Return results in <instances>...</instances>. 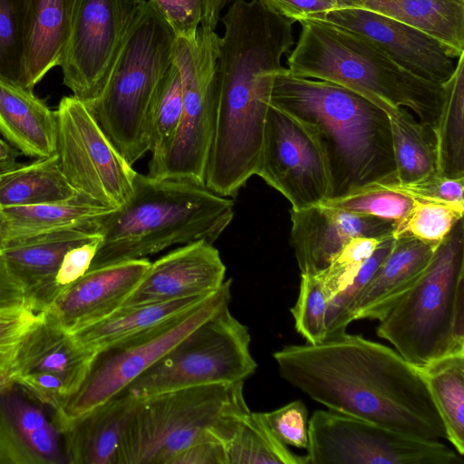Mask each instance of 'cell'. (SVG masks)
I'll return each mask as SVG.
<instances>
[{"mask_svg": "<svg viewBox=\"0 0 464 464\" xmlns=\"http://www.w3.org/2000/svg\"><path fill=\"white\" fill-rule=\"evenodd\" d=\"M280 376L329 410L424 440H447L420 368L359 334L275 352Z\"/></svg>", "mask_w": 464, "mask_h": 464, "instance_id": "obj_1", "label": "cell"}, {"mask_svg": "<svg viewBox=\"0 0 464 464\" xmlns=\"http://www.w3.org/2000/svg\"><path fill=\"white\" fill-rule=\"evenodd\" d=\"M219 21L216 121L204 185L233 198L257 170L274 80L295 44L294 21L262 0H235Z\"/></svg>", "mask_w": 464, "mask_h": 464, "instance_id": "obj_2", "label": "cell"}, {"mask_svg": "<svg viewBox=\"0 0 464 464\" xmlns=\"http://www.w3.org/2000/svg\"><path fill=\"white\" fill-rule=\"evenodd\" d=\"M270 105L301 123L317 144L328 173L327 199L398 183L389 119L368 98L283 67Z\"/></svg>", "mask_w": 464, "mask_h": 464, "instance_id": "obj_3", "label": "cell"}, {"mask_svg": "<svg viewBox=\"0 0 464 464\" xmlns=\"http://www.w3.org/2000/svg\"><path fill=\"white\" fill-rule=\"evenodd\" d=\"M233 217V200L205 185L137 172L128 200L99 218L102 240L90 268L147 258L175 245L213 243Z\"/></svg>", "mask_w": 464, "mask_h": 464, "instance_id": "obj_4", "label": "cell"}, {"mask_svg": "<svg viewBox=\"0 0 464 464\" xmlns=\"http://www.w3.org/2000/svg\"><path fill=\"white\" fill-rule=\"evenodd\" d=\"M298 22L301 33L287 58L292 74L340 84L376 105L409 109L434 129L443 102L442 84L412 74L355 33L316 19Z\"/></svg>", "mask_w": 464, "mask_h": 464, "instance_id": "obj_5", "label": "cell"}, {"mask_svg": "<svg viewBox=\"0 0 464 464\" xmlns=\"http://www.w3.org/2000/svg\"><path fill=\"white\" fill-rule=\"evenodd\" d=\"M175 35L150 0L133 19L102 92L84 102L104 134L133 165L150 151L149 114L173 63Z\"/></svg>", "mask_w": 464, "mask_h": 464, "instance_id": "obj_6", "label": "cell"}, {"mask_svg": "<svg viewBox=\"0 0 464 464\" xmlns=\"http://www.w3.org/2000/svg\"><path fill=\"white\" fill-rule=\"evenodd\" d=\"M376 334L421 368L464 353V223L459 219L411 288L379 321Z\"/></svg>", "mask_w": 464, "mask_h": 464, "instance_id": "obj_7", "label": "cell"}, {"mask_svg": "<svg viewBox=\"0 0 464 464\" xmlns=\"http://www.w3.org/2000/svg\"><path fill=\"white\" fill-rule=\"evenodd\" d=\"M243 388L244 382L198 385L139 399L125 431L120 464H169L197 442L223 443L237 418L250 411Z\"/></svg>", "mask_w": 464, "mask_h": 464, "instance_id": "obj_8", "label": "cell"}, {"mask_svg": "<svg viewBox=\"0 0 464 464\" xmlns=\"http://www.w3.org/2000/svg\"><path fill=\"white\" fill-rule=\"evenodd\" d=\"M250 341L247 326L231 314L227 304L125 389L142 399L191 386L245 382L257 367Z\"/></svg>", "mask_w": 464, "mask_h": 464, "instance_id": "obj_9", "label": "cell"}, {"mask_svg": "<svg viewBox=\"0 0 464 464\" xmlns=\"http://www.w3.org/2000/svg\"><path fill=\"white\" fill-rule=\"evenodd\" d=\"M231 279L201 303L100 350L79 391L53 414L60 434L77 419L129 386L176 343L231 299Z\"/></svg>", "mask_w": 464, "mask_h": 464, "instance_id": "obj_10", "label": "cell"}, {"mask_svg": "<svg viewBox=\"0 0 464 464\" xmlns=\"http://www.w3.org/2000/svg\"><path fill=\"white\" fill-rule=\"evenodd\" d=\"M220 36L199 27L195 38H176L172 61L182 85L183 110L170 150L154 178L204 185L217 109V63Z\"/></svg>", "mask_w": 464, "mask_h": 464, "instance_id": "obj_11", "label": "cell"}, {"mask_svg": "<svg viewBox=\"0 0 464 464\" xmlns=\"http://www.w3.org/2000/svg\"><path fill=\"white\" fill-rule=\"evenodd\" d=\"M309 464H463V456L440 440L410 437L334 411L308 420Z\"/></svg>", "mask_w": 464, "mask_h": 464, "instance_id": "obj_12", "label": "cell"}, {"mask_svg": "<svg viewBox=\"0 0 464 464\" xmlns=\"http://www.w3.org/2000/svg\"><path fill=\"white\" fill-rule=\"evenodd\" d=\"M57 155L63 175L76 192L108 208L130 197L137 171L111 143L83 102L63 97L56 110Z\"/></svg>", "mask_w": 464, "mask_h": 464, "instance_id": "obj_13", "label": "cell"}, {"mask_svg": "<svg viewBox=\"0 0 464 464\" xmlns=\"http://www.w3.org/2000/svg\"><path fill=\"white\" fill-rule=\"evenodd\" d=\"M144 0H79L60 66L63 84L83 102L103 90Z\"/></svg>", "mask_w": 464, "mask_h": 464, "instance_id": "obj_14", "label": "cell"}, {"mask_svg": "<svg viewBox=\"0 0 464 464\" xmlns=\"http://www.w3.org/2000/svg\"><path fill=\"white\" fill-rule=\"evenodd\" d=\"M94 355L74 340L61 316L46 303L20 345L12 371L14 381L57 412L82 385Z\"/></svg>", "mask_w": 464, "mask_h": 464, "instance_id": "obj_15", "label": "cell"}, {"mask_svg": "<svg viewBox=\"0 0 464 464\" xmlns=\"http://www.w3.org/2000/svg\"><path fill=\"white\" fill-rule=\"evenodd\" d=\"M256 175L280 192L295 210L328 198V173L317 144L301 123L271 105Z\"/></svg>", "mask_w": 464, "mask_h": 464, "instance_id": "obj_16", "label": "cell"}, {"mask_svg": "<svg viewBox=\"0 0 464 464\" xmlns=\"http://www.w3.org/2000/svg\"><path fill=\"white\" fill-rule=\"evenodd\" d=\"M309 19L324 21L366 38L401 67L424 80L442 84L454 72V59L438 40L385 15L344 7Z\"/></svg>", "mask_w": 464, "mask_h": 464, "instance_id": "obj_17", "label": "cell"}, {"mask_svg": "<svg viewBox=\"0 0 464 464\" xmlns=\"http://www.w3.org/2000/svg\"><path fill=\"white\" fill-rule=\"evenodd\" d=\"M290 243L301 275L319 276L352 238L393 236L392 220L348 212L325 204L291 208Z\"/></svg>", "mask_w": 464, "mask_h": 464, "instance_id": "obj_18", "label": "cell"}, {"mask_svg": "<svg viewBox=\"0 0 464 464\" xmlns=\"http://www.w3.org/2000/svg\"><path fill=\"white\" fill-rule=\"evenodd\" d=\"M225 275L226 266L213 243L182 245L150 263L122 306L209 295L222 286Z\"/></svg>", "mask_w": 464, "mask_h": 464, "instance_id": "obj_19", "label": "cell"}, {"mask_svg": "<svg viewBox=\"0 0 464 464\" xmlns=\"http://www.w3.org/2000/svg\"><path fill=\"white\" fill-rule=\"evenodd\" d=\"M150 263L140 258L90 268L49 304L68 331L99 321L122 306Z\"/></svg>", "mask_w": 464, "mask_h": 464, "instance_id": "obj_20", "label": "cell"}, {"mask_svg": "<svg viewBox=\"0 0 464 464\" xmlns=\"http://www.w3.org/2000/svg\"><path fill=\"white\" fill-rule=\"evenodd\" d=\"M101 218V217H100ZM72 226L0 242V253L31 296L46 304L58 293L54 277L65 254L74 246L102 236L99 218Z\"/></svg>", "mask_w": 464, "mask_h": 464, "instance_id": "obj_21", "label": "cell"}, {"mask_svg": "<svg viewBox=\"0 0 464 464\" xmlns=\"http://www.w3.org/2000/svg\"><path fill=\"white\" fill-rule=\"evenodd\" d=\"M138 401L124 389L74 420L62 434L65 461L120 464L125 431Z\"/></svg>", "mask_w": 464, "mask_h": 464, "instance_id": "obj_22", "label": "cell"}, {"mask_svg": "<svg viewBox=\"0 0 464 464\" xmlns=\"http://www.w3.org/2000/svg\"><path fill=\"white\" fill-rule=\"evenodd\" d=\"M394 238L392 251L352 306L351 323L382 320L420 278L437 247L411 237Z\"/></svg>", "mask_w": 464, "mask_h": 464, "instance_id": "obj_23", "label": "cell"}, {"mask_svg": "<svg viewBox=\"0 0 464 464\" xmlns=\"http://www.w3.org/2000/svg\"><path fill=\"white\" fill-rule=\"evenodd\" d=\"M0 133L26 157H52L57 153V112L33 92L0 81Z\"/></svg>", "mask_w": 464, "mask_h": 464, "instance_id": "obj_24", "label": "cell"}, {"mask_svg": "<svg viewBox=\"0 0 464 464\" xmlns=\"http://www.w3.org/2000/svg\"><path fill=\"white\" fill-rule=\"evenodd\" d=\"M339 8L369 10L438 40L453 59L464 53V0H337Z\"/></svg>", "mask_w": 464, "mask_h": 464, "instance_id": "obj_25", "label": "cell"}, {"mask_svg": "<svg viewBox=\"0 0 464 464\" xmlns=\"http://www.w3.org/2000/svg\"><path fill=\"white\" fill-rule=\"evenodd\" d=\"M26 75L31 91L60 66L79 0H27Z\"/></svg>", "mask_w": 464, "mask_h": 464, "instance_id": "obj_26", "label": "cell"}, {"mask_svg": "<svg viewBox=\"0 0 464 464\" xmlns=\"http://www.w3.org/2000/svg\"><path fill=\"white\" fill-rule=\"evenodd\" d=\"M209 295L122 306L99 321L69 332L82 347L96 353L119 340L189 310Z\"/></svg>", "mask_w": 464, "mask_h": 464, "instance_id": "obj_27", "label": "cell"}, {"mask_svg": "<svg viewBox=\"0 0 464 464\" xmlns=\"http://www.w3.org/2000/svg\"><path fill=\"white\" fill-rule=\"evenodd\" d=\"M389 119L398 183H411L438 173L433 129L403 107L378 104Z\"/></svg>", "mask_w": 464, "mask_h": 464, "instance_id": "obj_28", "label": "cell"}, {"mask_svg": "<svg viewBox=\"0 0 464 464\" xmlns=\"http://www.w3.org/2000/svg\"><path fill=\"white\" fill-rule=\"evenodd\" d=\"M113 209L78 195L66 201L0 208V242L81 225Z\"/></svg>", "mask_w": 464, "mask_h": 464, "instance_id": "obj_29", "label": "cell"}, {"mask_svg": "<svg viewBox=\"0 0 464 464\" xmlns=\"http://www.w3.org/2000/svg\"><path fill=\"white\" fill-rule=\"evenodd\" d=\"M78 195L63 175L57 153L0 173V208L62 202Z\"/></svg>", "mask_w": 464, "mask_h": 464, "instance_id": "obj_30", "label": "cell"}, {"mask_svg": "<svg viewBox=\"0 0 464 464\" xmlns=\"http://www.w3.org/2000/svg\"><path fill=\"white\" fill-rule=\"evenodd\" d=\"M443 85V102L433 129L438 173L450 179L464 178V53Z\"/></svg>", "mask_w": 464, "mask_h": 464, "instance_id": "obj_31", "label": "cell"}, {"mask_svg": "<svg viewBox=\"0 0 464 464\" xmlns=\"http://www.w3.org/2000/svg\"><path fill=\"white\" fill-rule=\"evenodd\" d=\"M447 440L464 455V353L445 356L420 368Z\"/></svg>", "mask_w": 464, "mask_h": 464, "instance_id": "obj_32", "label": "cell"}, {"mask_svg": "<svg viewBox=\"0 0 464 464\" xmlns=\"http://www.w3.org/2000/svg\"><path fill=\"white\" fill-rule=\"evenodd\" d=\"M222 444L227 464H309L306 455L293 453L275 436L263 412L241 414Z\"/></svg>", "mask_w": 464, "mask_h": 464, "instance_id": "obj_33", "label": "cell"}, {"mask_svg": "<svg viewBox=\"0 0 464 464\" xmlns=\"http://www.w3.org/2000/svg\"><path fill=\"white\" fill-rule=\"evenodd\" d=\"M183 110L182 85L174 63L164 75L149 114L151 159L149 173L154 177L165 161L179 130Z\"/></svg>", "mask_w": 464, "mask_h": 464, "instance_id": "obj_34", "label": "cell"}, {"mask_svg": "<svg viewBox=\"0 0 464 464\" xmlns=\"http://www.w3.org/2000/svg\"><path fill=\"white\" fill-rule=\"evenodd\" d=\"M28 1L0 0V81L33 92L26 75Z\"/></svg>", "mask_w": 464, "mask_h": 464, "instance_id": "obj_35", "label": "cell"}, {"mask_svg": "<svg viewBox=\"0 0 464 464\" xmlns=\"http://www.w3.org/2000/svg\"><path fill=\"white\" fill-rule=\"evenodd\" d=\"M463 213L464 208L446 203L413 199L408 215L396 224L393 237H411L437 246L463 218Z\"/></svg>", "mask_w": 464, "mask_h": 464, "instance_id": "obj_36", "label": "cell"}, {"mask_svg": "<svg viewBox=\"0 0 464 464\" xmlns=\"http://www.w3.org/2000/svg\"><path fill=\"white\" fill-rule=\"evenodd\" d=\"M4 399L24 440L42 463L65 462L58 442L59 432L42 410L14 395Z\"/></svg>", "mask_w": 464, "mask_h": 464, "instance_id": "obj_37", "label": "cell"}, {"mask_svg": "<svg viewBox=\"0 0 464 464\" xmlns=\"http://www.w3.org/2000/svg\"><path fill=\"white\" fill-rule=\"evenodd\" d=\"M394 242L393 236L382 239L362 264L353 280L328 301L326 339L346 333L347 326L351 324L349 314L352 306L392 251Z\"/></svg>", "mask_w": 464, "mask_h": 464, "instance_id": "obj_38", "label": "cell"}, {"mask_svg": "<svg viewBox=\"0 0 464 464\" xmlns=\"http://www.w3.org/2000/svg\"><path fill=\"white\" fill-rule=\"evenodd\" d=\"M327 304L321 276L301 275L299 295L290 312L296 332L307 343L317 344L325 341Z\"/></svg>", "mask_w": 464, "mask_h": 464, "instance_id": "obj_39", "label": "cell"}, {"mask_svg": "<svg viewBox=\"0 0 464 464\" xmlns=\"http://www.w3.org/2000/svg\"><path fill=\"white\" fill-rule=\"evenodd\" d=\"M323 204L398 224L410 212L413 198L392 189L372 187L342 198L326 199Z\"/></svg>", "mask_w": 464, "mask_h": 464, "instance_id": "obj_40", "label": "cell"}, {"mask_svg": "<svg viewBox=\"0 0 464 464\" xmlns=\"http://www.w3.org/2000/svg\"><path fill=\"white\" fill-rule=\"evenodd\" d=\"M382 240L358 237L350 239L343 246L328 268L319 275L328 301L353 280L362 264Z\"/></svg>", "mask_w": 464, "mask_h": 464, "instance_id": "obj_41", "label": "cell"}, {"mask_svg": "<svg viewBox=\"0 0 464 464\" xmlns=\"http://www.w3.org/2000/svg\"><path fill=\"white\" fill-rule=\"evenodd\" d=\"M43 303L0 309V373L13 371L20 345L40 316Z\"/></svg>", "mask_w": 464, "mask_h": 464, "instance_id": "obj_42", "label": "cell"}, {"mask_svg": "<svg viewBox=\"0 0 464 464\" xmlns=\"http://www.w3.org/2000/svg\"><path fill=\"white\" fill-rule=\"evenodd\" d=\"M275 436L285 445L299 449L308 447V411L301 400L276 410L263 412Z\"/></svg>", "mask_w": 464, "mask_h": 464, "instance_id": "obj_43", "label": "cell"}, {"mask_svg": "<svg viewBox=\"0 0 464 464\" xmlns=\"http://www.w3.org/2000/svg\"><path fill=\"white\" fill-rule=\"evenodd\" d=\"M384 188L392 189L413 199L430 200L464 208V178L450 179L434 174L411 183H395Z\"/></svg>", "mask_w": 464, "mask_h": 464, "instance_id": "obj_44", "label": "cell"}, {"mask_svg": "<svg viewBox=\"0 0 464 464\" xmlns=\"http://www.w3.org/2000/svg\"><path fill=\"white\" fill-rule=\"evenodd\" d=\"M176 38L196 37L202 19L203 0H150Z\"/></svg>", "mask_w": 464, "mask_h": 464, "instance_id": "obj_45", "label": "cell"}, {"mask_svg": "<svg viewBox=\"0 0 464 464\" xmlns=\"http://www.w3.org/2000/svg\"><path fill=\"white\" fill-rule=\"evenodd\" d=\"M0 397V464H43L31 450Z\"/></svg>", "mask_w": 464, "mask_h": 464, "instance_id": "obj_46", "label": "cell"}, {"mask_svg": "<svg viewBox=\"0 0 464 464\" xmlns=\"http://www.w3.org/2000/svg\"><path fill=\"white\" fill-rule=\"evenodd\" d=\"M102 236L70 249L63 256L54 277L58 292L82 277L90 268L97 253Z\"/></svg>", "mask_w": 464, "mask_h": 464, "instance_id": "obj_47", "label": "cell"}, {"mask_svg": "<svg viewBox=\"0 0 464 464\" xmlns=\"http://www.w3.org/2000/svg\"><path fill=\"white\" fill-rule=\"evenodd\" d=\"M274 11L294 22L314 18L338 9L337 0H262Z\"/></svg>", "mask_w": 464, "mask_h": 464, "instance_id": "obj_48", "label": "cell"}, {"mask_svg": "<svg viewBox=\"0 0 464 464\" xmlns=\"http://www.w3.org/2000/svg\"><path fill=\"white\" fill-rule=\"evenodd\" d=\"M35 300L0 253V309L22 307Z\"/></svg>", "mask_w": 464, "mask_h": 464, "instance_id": "obj_49", "label": "cell"}, {"mask_svg": "<svg viewBox=\"0 0 464 464\" xmlns=\"http://www.w3.org/2000/svg\"><path fill=\"white\" fill-rule=\"evenodd\" d=\"M169 464H227V459L223 444L217 440H208L186 448Z\"/></svg>", "mask_w": 464, "mask_h": 464, "instance_id": "obj_50", "label": "cell"}, {"mask_svg": "<svg viewBox=\"0 0 464 464\" xmlns=\"http://www.w3.org/2000/svg\"><path fill=\"white\" fill-rule=\"evenodd\" d=\"M235 0H203L200 28L216 31L221 13Z\"/></svg>", "mask_w": 464, "mask_h": 464, "instance_id": "obj_51", "label": "cell"}, {"mask_svg": "<svg viewBox=\"0 0 464 464\" xmlns=\"http://www.w3.org/2000/svg\"><path fill=\"white\" fill-rule=\"evenodd\" d=\"M20 152L0 138V173L19 165Z\"/></svg>", "mask_w": 464, "mask_h": 464, "instance_id": "obj_52", "label": "cell"}, {"mask_svg": "<svg viewBox=\"0 0 464 464\" xmlns=\"http://www.w3.org/2000/svg\"><path fill=\"white\" fill-rule=\"evenodd\" d=\"M13 372L0 373V394L9 392L14 386Z\"/></svg>", "mask_w": 464, "mask_h": 464, "instance_id": "obj_53", "label": "cell"}]
</instances>
